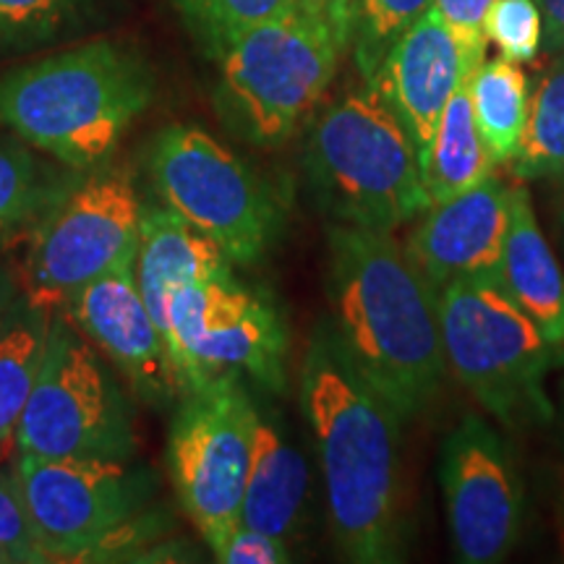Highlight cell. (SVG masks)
I'll return each mask as SVG.
<instances>
[{"label":"cell","instance_id":"obj_1","mask_svg":"<svg viewBox=\"0 0 564 564\" xmlns=\"http://www.w3.org/2000/svg\"><path fill=\"white\" fill-rule=\"evenodd\" d=\"M301 408L314 434L329 523L345 560L392 564L405 556L400 415L352 366L322 324L301 364Z\"/></svg>","mask_w":564,"mask_h":564},{"label":"cell","instance_id":"obj_2","mask_svg":"<svg viewBox=\"0 0 564 564\" xmlns=\"http://www.w3.org/2000/svg\"><path fill=\"white\" fill-rule=\"evenodd\" d=\"M333 329L364 379L403 415L426 411L447 377L440 293L392 232L327 230Z\"/></svg>","mask_w":564,"mask_h":564},{"label":"cell","instance_id":"obj_3","mask_svg":"<svg viewBox=\"0 0 564 564\" xmlns=\"http://www.w3.org/2000/svg\"><path fill=\"white\" fill-rule=\"evenodd\" d=\"M158 76L121 40H91L0 76V126L74 173L110 162L150 110Z\"/></svg>","mask_w":564,"mask_h":564},{"label":"cell","instance_id":"obj_4","mask_svg":"<svg viewBox=\"0 0 564 564\" xmlns=\"http://www.w3.org/2000/svg\"><path fill=\"white\" fill-rule=\"evenodd\" d=\"M350 34L348 19L308 0L251 26L217 55L223 123L262 150L285 144L327 95Z\"/></svg>","mask_w":564,"mask_h":564},{"label":"cell","instance_id":"obj_5","mask_svg":"<svg viewBox=\"0 0 564 564\" xmlns=\"http://www.w3.org/2000/svg\"><path fill=\"white\" fill-rule=\"evenodd\" d=\"M303 162L337 225L394 232L432 207L411 137L366 84L319 112Z\"/></svg>","mask_w":564,"mask_h":564},{"label":"cell","instance_id":"obj_6","mask_svg":"<svg viewBox=\"0 0 564 564\" xmlns=\"http://www.w3.org/2000/svg\"><path fill=\"white\" fill-rule=\"evenodd\" d=\"M447 366L478 405L505 426L552 419L546 373L560 364L502 278H457L440 288Z\"/></svg>","mask_w":564,"mask_h":564},{"label":"cell","instance_id":"obj_7","mask_svg":"<svg viewBox=\"0 0 564 564\" xmlns=\"http://www.w3.org/2000/svg\"><path fill=\"white\" fill-rule=\"evenodd\" d=\"M19 453L40 457L129 460L137 413L108 358L66 314L53 312L37 382L13 432Z\"/></svg>","mask_w":564,"mask_h":564},{"label":"cell","instance_id":"obj_8","mask_svg":"<svg viewBox=\"0 0 564 564\" xmlns=\"http://www.w3.org/2000/svg\"><path fill=\"white\" fill-rule=\"evenodd\" d=\"M141 209L129 167L105 162L76 173L30 232L26 299L61 308L91 280L137 262Z\"/></svg>","mask_w":564,"mask_h":564},{"label":"cell","instance_id":"obj_9","mask_svg":"<svg viewBox=\"0 0 564 564\" xmlns=\"http://www.w3.org/2000/svg\"><path fill=\"white\" fill-rule=\"evenodd\" d=\"M150 178L167 207L220 246L232 264H257L280 228L270 188L199 126H165L150 147Z\"/></svg>","mask_w":564,"mask_h":564},{"label":"cell","instance_id":"obj_10","mask_svg":"<svg viewBox=\"0 0 564 564\" xmlns=\"http://www.w3.org/2000/svg\"><path fill=\"white\" fill-rule=\"evenodd\" d=\"M257 403L241 373L220 371L181 394L171 423L167 468L181 510L217 552L241 523Z\"/></svg>","mask_w":564,"mask_h":564},{"label":"cell","instance_id":"obj_11","mask_svg":"<svg viewBox=\"0 0 564 564\" xmlns=\"http://www.w3.org/2000/svg\"><path fill=\"white\" fill-rule=\"evenodd\" d=\"M47 562H87L158 491L147 465L95 457L19 455L13 474Z\"/></svg>","mask_w":564,"mask_h":564},{"label":"cell","instance_id":"obj_12","mask_svg":"<svg viewBox=\"0 0 564 564\" xmlns=\"http://www.w3.org/2000/svg\"><path fill=\"white\" fill-rule=\"evenodd\" d=\"M440 484L457 560L502 562L523 531L525 491L510 444L481 415H465L444 440Z\"/></svg>","mask_w":564,"mask_h":564},{"label":"cell","instance_id":"obj_13","mask_svg":"<svg viewBox=\"0 0 564 564\" xmlns=\"http://www.w3.org/2000/svg\"><path fill=\"white\" fill-rule=\"evenodd\" d=\"M61 308L144 403L160 408L178 394L165 337L141 299L137 262L91 280Z\"/></svg>","mask_w":564,"mask_h":564},{"label":"cell","instance_id":"obj_14","mask_svg":"<svg viewBox=\"0 0 564 564\" xmlns=\"http://www.w3.org/2000/svg\"><path fill=\"white\" fill-rule=\"evenodd\" d=\"M512 188V183L489 175L468 192L434 202L423 212L405 251L436 293L457 278H502Z\"/></svg>","mask_w":564,"mask_h":564},{"label":"cell","instance_id":"obj_15","mask_svg":"<svg viewBox=\"0 0 564 564\" xmlns=\"http://www.w3.org/2000/svg\"><path fill=\"white\" fill-rule=\"evenodd\" d=\"M465 76H470V70L465 68L453 32L440 13L429 9L394 42L377 76L366 84L382 97L408 131L419 152L421 171L426 165L442 112Z\"/></svg>","mask_w":564,"mask_h":564},{"label":"cell","instance_id":"obj_16","mask_svg":"<svg viewBox=\"0 0 564 564\" xmlns=\"http://www.w3.org/2000/svg\"><path fill=\"white\" fill-rule=\"evenodd\" d=\"M285 324L267 295L241 285L232 274L212 280L207 316L192 350L188 390L220 371H238L280 392L285 387Z\"/></svg>","mask_w":564,"mask_h":564},{"label":"cell","instance_id":"obj_17","mask_svg":"<svg viewBox=\"0 0 564 564\" xmlns=\"http://www.w3.org/2000/svg\"><path fill=\"white\" fill-rule=\"evenodd\" d=\"M230 274L232 262L220 246L194 228L186 217H181L167 204H150L141 209L137 282L160 333L173 288L194 280L230 278Z\"/></svg>","mask_w":564,"mask_h":564},{"label":"cell","instance_id":"obj_18","mask_svg":"<svg viewBox=\"0 0 564 564\" xmlns=\"http://www.w3.org/2000/svg\"><path fill=\"white\" fill-rule=\"evenodd\" d=\"M502 285L541 329L564 364V272L535 223L525 188H512V223L502 257Z\"/></svg>","mask_w":564,"mask_h":564},{"label":"cell","instance_id":"obj_19","mask_svg":"<svg viewBox=\"0 0 564 564\" xmlns=\"http://www.w3.org/2000/svg\"><path fill=\"white\" fill-rule=\"evenodd\" d=\"M308 491L306 457L295 447L274 413L257 408L253 415L251 468L246 478L241 523L272 535H291L299 528Z\"/></svg>","mask_w":564,"mask_h":564},{"label":"cell","instance_id":"obj_20","mask_svg":"<svg viewBox=\"0 0 564 564\" xmlns=\"http://www.w3.org/2000/svg\"><path fill=\"white\" fill-rule=\"evenodd\" d=\"M468 79L470 76H465L449 97L442 121L436 126L426 165H423V183H426L432 204L468 192L476 183L494 175V167H497V160L491 158L476 126Z\"/></svg>","mask_w":564,"mask_h":564},{"label":"cell","instance_id":"obj_21","mask_svg":"<svg viewBox=\"0 0 564 564\" xmlns=\"http://www.w3.org/2000/svg\"><path fill=\"white\" fill-rule=\"evenodd\" d=\"M74 175L37 158V150L19 137H0V246L30 238Z\"/></svg>","mask_w":564,"mask_h":564},{"label":"cell","instance_id":"obj_22","mask_svg":"<svg viewBox=\"0 0 564 564\" xmlns=\"http://www.w3.org/2000/svg\"><path fill=\"white\" fill-rule=\"evenodd\" d=\"M478 131L497 165L512 162L531 112L525 70L507 58L484 61L468 79Z\"/></svg>","mask_w":564,"mask_h":564},{"label":"cell","instance_id":"obj_23","mask_svg":"<svg viewBox=\"0 0 564 564\" xmlns=\"http://www.w3.org/2000/svg\"><path fill=\"white\" fill-rule=\"evenodd\" d=\"M53 308L24 295L0 333V444L9 442L37 382L51 335Z\"/></svg>","mask_w":564,"mask_h":564},{"label":"cell","instance_id":"obj_24","mask_svg":"<svg viewBox=\"0 0 564 564\" xmlns=\"http://www.w3.org/2000/svg\"><path fill=\"white\" fill-rule=\"evenodd\" d=\"M510 165L520 181L564 175V53H556L531 91V112Z\"/></svg>","mask_w":564,"mask_h":564},{"label":"cell","instance_id":"obj_25","mask_svg":"<svg viewBox=\"0 0 564 564\" xmlns=\"http://www.w3.org/2000/svg\"><path fill=\"white\" fill-rule=\"evenodd\" d=\"M299 3L301 0H173L186 30L212 61L251 26L278 19Z\"/></svg>","mask_w":564,"mask_h":564},{"label":"cell","instance_id":"obj_26","mask_svg":"<svg viewBox=\"0 0 564 564\" xmlns=\"http://www.w3.org/2000/svg\"><path fill=\"white\" fill-rule=\"evenodd\" d=\"M432 9V0H356L350 53L364 84H371L390 47Z\"/></svg>","mask_w":564,"mask_h":564},{"label":"cell","instance_id":"obj_27","mask_svg":"<svg viewBox=\"0 0 564 564\" xmlns=\"http://www.w3.org/2000/svg\"><path fill=\"white\" fill-rule=\"evenodd\" d=\"M87 9L89 0H0V55L66 37Z\"/></svg>","mask_w":564,"mask_h":564},{"label":"cell","instance_id":"obj_28","mask_svg":"<svg viewBox=\"0 0 564 564\" xmlns=\"http://www.w3.org/2000/svg\"><path fill=\"white\" fill-rule=\"evenodd\" d=\"M484 30L502 58L512 63L533 61L541 51V11L535 0H494Z\"/></svg>","mask_w":564,"mask_h":564},{"label":"cell","instance_id":"obj_29","mask_svg":"<svg viewBox=\"0 0 564 564\" xmlns=\"http://www.w3.org/2000/svg\"><path fill=\"white\" fill-rule=\"evenodd\" d=\"M0 554L9 564H45L37 528L13 476H0Z\"/></svg>","mask_w":564,"mask_h":564},{"label":"cell","instance_id":"obj_30","mask_svg":"<svg viewBox=\"0 0 564 564\" xmlns=\"http://www.w3.org/2000/svg\"><path fill=\"white\" fill-rule=\"evenodd\" d=\"M491 3L494 0H432V9L440 13L447 30L453 32L465 58V68L470 74L486 61L489 37H486L484 21Z\"/></svg>","mask_w":564,"mask_h":564},{"label":"cell","instance_id":"obj_31","mask_svg":"<svg viewBox=\"0 0 564 564\" xmlns=\"http://www.w3.org/2000/svg\"><path fill=\"white\" fill-rule=\"evenodd\" d=\"M215 554L223 564H285L291 562V549H288L282 535H272L259 531V528L238 523L228 539L223 541Z\"/></svg>","mask_w":564,"mask_h":564},{"label":"cell","instance_id":"obj_32","mask_svg":"<svg viewBox=\"0 0 564 564\" xmlns=\"http://www.w3.org/2000/svg\"><path fill=\"white\" fill-rule=\"evenodd\" d=\"M541 11V42L549 53H564V0H535Z\"/></svg>","mask_w":564,"mask_h":564},{"label":"cell","instance_id":"obj_33","mask_svg":"<svg viewBox=\"0 0 564 564\" xmlns=\"http://www.w3.org/2000/svg\"><path fill=\"white\" fill-rule=\"evenodd\" d=\"M21 301H24L21 282L13 280V274L0 264V333H3V327L9 324Z\"/></svg>","mask_w":564,"mask_h":564},{"label":"cell","instance_id":"obj_34","mask_svg":"<svg viewBox=\"0 0 564 564\" xmlns=\"http://www.w3.org/2000/svg\"><path fill=\"white\" fill-rule=\"evenodd\" d=\"M308 3L314 6H322V9H329L335 11L337 17L348 19L352 24V6H356V0H308Z\"/></svg>","mask_w":564,"mask_h":564},{"label":"cell","instance_id":"obj_35","mask_svg":"<svg viewBox=\"0 0 564 564\" xmlns=\"http://www.w3.org/2000/svg\"><path fill=\"white\" fill-rule=\"evenodd\" d=\"M560 528H562V544H564V494H562V502H560Z\"/></svg>","mask_w":564,"mask_h":564},{"label":"cell","instance_id":"obj_36","mask_svg":"<svg viewBox=\"0 0 564 564\" xmlns=\"http://www.w3.org/2000/svg\"><path fill=\"white\" fill-rule=\"evenodd\" d=\"M0 564H9V562H6V556H3V554H0Z\"/></svg>","mask_w":564,"mask_h":564}]
</instances>
